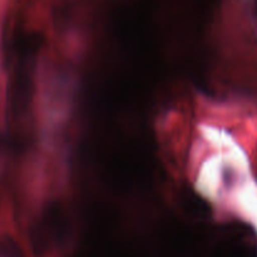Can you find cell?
<instances>
[{"instance_id":"obj_1","label":"cell","mask_w":257,"mask_h":257,"mask_svg":"<svg viewBox=\"0 0 257 257\" xmlns=\"http://www.w3.org/2000/svg\"><path fill=\"white\" fill-rule=\"evenodd\" d=\"M256 9H257V0H256Z\"/></svg>"}]
</instances>
